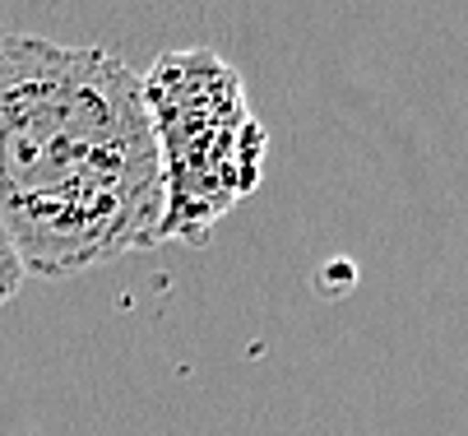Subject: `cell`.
<instances>
[{
  "mask_svg": "<svg viewBox=\"0 0 468 436\" xmlns=\"http://www.w3.org/2000/svg\"><path fill=\"white\" fill-rule=\"evenodd\" d=\"M167 214L163 241H205L264 176V126L218 51H167L144 75Z\"/></svg>",
  "mask_w": 468,
  "mask_h": 436,
  "instance_id": "cell-2",
  "label": "cell"
},
{
  "mask_svg": "<svg viewBox=\"0 0 468 436\" xmlns=\"http://www.w3.org/2000/svg\"><path fill=\"white\" fill-rule=\"evenodd\" d=\"M167 186L144 75L102 47L0 37V228L37 279L163 241Z\"/></svg>",
  "mask_w": 468,
  "mask_h": 436,
  "instance_id": "cell-1",
  "label": "cell"
},
{
  "mask_svg": "<svg viewBox=\"0 0 468 436\" xmlns=\"http://www.w3.org/2000/svg\"><path fill=\"white\" fill-rule=\"evenodd\" d=\"M24 279H28V270H24V261H19V251H15L10 232L0 228V306L15 302V292L24 288Z\"/></svg>",
  "mask_w": 468,
  "mask_h": 436,
  "instance_id": "cell-3",
  "label": "cell"
}]
</instances>
